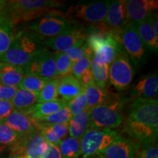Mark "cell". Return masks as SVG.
<instances>
[{"label": "cell", "instance_id": "cell-1", "mask_svg": "<svg viewBox=\"0 0 158 158\" xmlns=\"http://www.w3.org/2000/svg\"><path fill=\"white\" fill-rule=\"evenodd\" d=\"M124 130L132 139L140 144L157 141V99L134 100Z\"/></svg>", "mask_w": 158, "mask_h": 158}, {"label": "cell", "instance_id": "cell-2", "mask_svg": "<svg viewBox=\"0 0 158 158\" xmlns=\"http://www.w3.org/2000/svg\"><path fill=\"white\" fill-rule=\"evenodd\" d=\"M64 3L55 0H10L5 1L3 17L13 25L35 21L54 11Z\"/></svg>", "mask_w": 158, "mask_h": 158}, {"label": "cell", "instance_id": "cell-3", "mask_svg": "<svg viewBox=\"0 0 158 158\" xmlns=\"http://www.w3.org/2000/svg\"><path fill=\"white\" fill-rule=\"evenodd\" d=\"M43 38L29 30L16 33L9 49L0 58V62L23 68L42 48Z\"/></svg>", "mask_w": 158, "mask_h": 158}, {"label": "cell", "instance_id": "cell-4", "mask_svg": "<svg viewBox=\"0 0 158 158\" xmlns=\"http://www.w3.org/2000/svg\"><path fill=\"white\" fill-rule=\"evenodd\" d=\"M86 43L92 51V59L98 64L109 65L124 51L121 43L113 35L91 27Z\"/></svg>", "mask_w": 158, "mask_h": 158}, {"label": "cell", "instance_id": "cell-5", "mask_svg": "<svg viewBox=\"0 0 158 158\" xmlns=\"http://www.w3.org/2000/svg\"><path fill=\"white\" fill-rule=\"evenodd\" d=\"M127 99L116 96L113 100L89 109V129L113 130L121 125L124 116L122 113Z\"/></svg>", "mask_w": 158, "mask_h": 158}, {"label": "cell", "instance_id": "cell-6", "mask_svg": "<svg viewBox=\"0 0 158 158\" xmlns=\"http://www.w3.org/2000/svg\"><path fill=\"white\" fill-rule=\"evenodd\" d=\"M119 135L116 130L110 129H88L81 142L79 158L98 157Z\"/></svg>", "mask_w": 158, "mask_h": 158}, {"label": "cell", "instance_id": "cell-7", "mask_svg": "<svg viewBox=\"0 0 158 158\" xmlns=\"http://www.w3.org/2000/svg\"><path fill=\"white\" fill-rule=\"evenodd\" d=\"M110 1H95L73 5L68 8L67 15L71 19L98 28L104 22Z\"/></svg>", "mask_w": 158, "mask_h": 158}, {"label": "cell", "instance_id": "cell-8", "mask_svg": "<svg viewBox=\"0 0 158 158\" xmlns=\"http://www.w3.org/2000/svg\"><path fill=\"white\" fill-rule=\"evenodd\" d=\"M68 18L58 10L35 20L28 27L29 31L43 37H54L75 28Z\"/></svg>", "mask_w": 158, "mask_h": 158}, {"label": "cell", "instance_id": "cell-9", "mask_svg": "<svg viewBox=\"0 0 158 158\" xmlns=\"http://www.w3.org/2000/svg\"><path fill=\"white\" fill-rule=\"evenodd\" d=\"M128 24L126 5L124 0L110 2L104 22L98 27L100 30L113 35L121 43L122 31Z\"/></svg>", "mask_w": 158, "mask_h": 158}, {"label": "cell", "instance_id": "cell-10", "mask_svg": "<svg viewBox=\"0 0 158 158\" xmlns=\"http://www.w3.org/2000/svg\"><path fill=\"white\" fill-rule=\"evenodd\" d=\"M11 155L27 158H42L48 149V142L38 131L21 136L10 146Z\"/></svg>", "mask_w": 158, "mask_h": 158}, {"label": "cell", "instance_id": "cell-11", "mask_svg": "<svg viewBox=\"0 0 158 158\" xmlns=\"http://www.w3.org/2000/svg\"><path fill=\"white\" fill-rule=\"evenodd\" d=\"M23 70L25 76H40L49 79L58 77L52 54L43 47L35 53Z\"/></svg>", "mask_w": 158, "mask_h": 158}, {"label": "cell", "instance_id": "cell-12", "mask_svg": "<svg viewBox=\"0 0 158 158\" xmlns=\"http://www.w3.org/2000/svg\"><path fill=\"white\" fill-rule=\"evenodd\" d=\"M133 76L134 70L129 56L122 51L109 64L108 79L116 89L122 92L129 86Z\"/></svg>", "mask_w": 158, "mask_h": 158}, {"label": "cell", "instance_id": "cell-13", "mask_svg": "<svg viewBox=\"0 0 158 158\" xmlns=\"http://www.w3.org/2000/svg\"><path fill=\"white\" fill-rule=\"evenodd\" d=\"M121 44L135 66H138L146 55V47L138 35L136 24L128 23L122 31Z\"/></svg>", "mask_w": 158, "mask_h": 158}, {"label": "cell", "instance_id": "cell-14", "mask_svg": "<svg viewBox=\"0 0 158 158\" xmlns=\"http://www.w3.org/2000/svg\"><path fill=\"white\" fill-rule=\"evenodd\" d=\"M87 36L86 29L75 27L68 32L45 40L43 44L58 52H64L73 47L84 44Z\"/></svg>", "mask_w": 158, "mask_h": 158}, {"label": "cell", "instance_id": "cell-15", "mask_svg": "<svg viewBox=\"0 0 158 158\" xmlns=\"http://www.w3.org/2000/svg\"><path fill=\"white\" fill-rule=\"evenodd\" d=\"M139 147L134 140L118 135L98 158H136Z\"/></svg>", "mask_w": 158, "mask_h": 158}, {"label": "cell", "instance_id": "cell-16", "mask_svg": "<svg viewBox=\"0 0 158 158\" xmlns=\"http://www.w3.org/2000/svg\"><path fill=\"white\" fill-rule=\"evenodd\" d=\"M128 23H137L147 19L157 10V0H128L125 1Z\"/></svg>", "mask_w": 158, "mask_h": 158}, {"label": "cell", "instance_id": "cell-17", "mask_svg": "<svg viewBox=\"0 0 158 158\" xmlns=\"http://www.w3.org/2000/svg\"><path fill=\"white\" fill-rule=\"evenodd\" d=\"M157 92L158 76L157 73L155 72L142 76L134 86L130 95L134 100H152L155 99Z\"/></svg>", "mask_w": 158, "mask_h": 158}, {"label": "cell", "instance_id": "cell-18", "mask_svg": "<svg viewBox=\"0 0 158 158\" xmlns=\"http://www.w3.org/2000/svg\"><path fill=\"white\" fill-rule=\"evenodd\" d=\"M9 126L20 135H28L37 131L32 120L26 114L19 111H13L2 120H0Z\"/></svg>", "mask_w": 158, "mask_h": 158}, {"label": "cell", "instance_id": "cell-19", "mask_svg": "<svg viewBox=\"0 0 158 158\" xmlns=\"http://www.w3.org/2000/svg\"><path fill=\"white\" fill-rule=\"evenodd\" d=\"M35 127L48 143L58 146L68 134L69 124H43L35 123Z\"/></svg>", "mask_w": 158, "mask_h": 158}, {"label": "cell", "instance_id": "cell-20", "mask_svg": "<svg viewBox=\"0 0 158 158\" xmlns=\"http://www.w3.org/2000/svg\"><path fill=\"white\" fill-rule=\"evenodd\" d=\"M68 106V102L62 99H58L53 101L38 102L30 109L23 113L27 115L32 121H36L40 118L51 115Z\"/></svg>", "mask_w": 158, "mask_h": 158}, {"label": "cell", "instance_id": "cell-21", "mask_svg": "<svg viewBox=\"0 0 158 158\" xmlns=\"http://www.w3.org/2000/svg\"><path fill=\"white\" fill-rule=\"evenodd\" d=\"M84 91L87 100V109L106 103L117 96V94L108 92L106 89L100 88L95 83L84 86Z\"/></svg>", "mask_w": 158, "mask_h": 158}, {"label": "cell", "instance_id": "cell-22", "mask_svg": "<svg viewBox=\"0 0 158 158\" xmlns=\"http://www.w3.org/2000/svg\"><path fill=\"white\" fill-rule=\"evenodd\" d=\"M84 91V86L81 82L73 75L62 77L60 78L58 86V96L66 102L76 98Z\"/></svg>", "mask_w": 158, "mask_h": 158}, {"label": "cell", "instance_id": "cell-23", "mask_svg": "<svg viewBox=\"0 0 158 158\" xmlns=\"http://www.w3.org/2000/svg\"><path fill=\"white\" fill-rule=\"evenodd\" d=\"M155 13L141 22L137 23L136 28L146 48L155 52L157 51L158 49V37L155 35L153 29V19Z\"/></svg>", "mask_w": 158, "mask_h": 158}, {"label": "cell", "instance_id": "cell-24", "mask_svg": "<svg viewBox=\"0 0 158 158\" xmlns=\"http://www.w3.org/2000/svg\"><path fill=\"white\" fill-rule=\"evenodd\" d=\"M24 76L23 68L0 62V84L19 88Z\"/></svg>", "mask_w": 158, "mask_h": 158}, {"label": "cell", "instance_id": "cell-25", "mask_svg": "<svg viewBox=\"0 0 158 158\" xmlns=\"http://www.w3.org/2000/svg\"><path fill=\"white\" fill-rule=\"evenodd\" d=\"M68 134L70 137L81 140L89 124V109H86L76 115L73 116L68 122Z\"/></svg>", "mask_w": 158, "mask_h": 158}, {"label": "cell", "instance_id": "cell-26", "mask_svg": "<svg viewBox=\"0 0 158 158\" xmlns=\"http://www.w3.org/2000/svg\"><path fill=\"white\" fill-rule=\"evenodd\" d=\"M11 102L15 111L23 114L37 103V94L19 89Z\"/></svg>", "mask_w": 158, "mask_h": 158}, {"label": "cell", "instance_id": "cell-27", "mask_svg": "<svg viewBox=\"0 0 158 158\" xmlns=\"http://www.w3.org/2000/svg\"><path fill=\"white\" fill-rule=\"evenodd\" d=\"M62 158H79L81 152L80 140L67 137L59 145Z\"/></svg>", "mask_w": 158, "mask_h": 158}, {"label": "cell", "instance_id": "cell-28", "mask_svg": "<svg viewBox=\"0 0 158 158\" xmlns=\"http://www.w3.org/2000/svg\"><path fill=\"white\" fill-rule=\"evenodd\" d=\"M15 35L14 25L7 21L0 23V58L9 49Z\"/></svg>", "mask_w": 158, "mask_h": 158}, {"label": "cell", "instance_id": "cell-29", "mask_svg": "<svg viewBox=\"0 0 158 158\" xmlns=\"http://www.w3.org/2000/svg\"><path fill=\"white\" fill-rule=\"evenodd\" d=\"M59 77L49 79L42 89L37 94V103L53 101L58 97V86L60 81Z\"/></svg>", "mask_w": 158, "mask_h": 158}, {"label": "cell", "instance_id": "cell-30", "mask_svg": "<svg viewBox=\"0 0 158 158\" xmlns=\"http://www.w3.org/2000/svg\"><path fill=\"white\" fill-rule=\"evenodd\" d=\"M52 56L54 59L55 64H56L58 77L62 78V77L67 76L72 73L73 63L64 52L56 51V52L53 53Z\"/></svg>", "mask_w": 158, "mask_h": 158}, {"label": "cell", "instance_id": "cell-31", "mask_svg": "<svg viewBox=\"0 0 158 158\" xmlns=\"http://www.w3.org/2000/svg\"><path fill=\"white\" fill-rule=\"evenodd\" d=\"M91 69H92V76L94 81L101 89H106L108 81V64H98L92 59L91 61Z\"/></svg>", "mask_w": 158, "mask_h": 158}, {"label": "cell", "instance_id": "cell-32", "mask_svg": "<svg viewBox=\"0 0 158 158\" xmlns=\"http://www.w3.org/2000/svg\"><path fill=\"white\" fill-rule=\"evenodd\" d=\"M51 79V78H50ZM49 78L40 76H24L20 83L19 89L28 90L29 92L38 94L45 84L48 81Z\"/></svg>", "mask_w": 158, "mask_h": 158}, {"label": "cell", "instance_id": "cell-33", "mask_svg": "<svg viewBox=\"0 0 158 158\" xmlns=\"http://www.w3.org/2000/svg\"><path fill=\"white\" fill-rule=\"evenodd\" d=\"M71 118H72V114H71L70 110H69L68 106H67L66 107L56 112V113L33 122L35 123L43 124H64L68 123Z\"/></svg>", "mask_w": 158, "mask_h": 158}, {"label": "cell", "instance_id": "cell-34", "mask_svg": "<svg viewBox=\"0 0 158 158\" xmlns=\"http://www.w3.org/2000/svg\"><path fill=\"white\" fill-rule=\"evenodd\" d=\"M21 135L12 130L7 124L0 121V144L5 146H11L21 138Z\"/></svg>", "mask_w": 158, "mask_h": 158}, {"label": "cell", "instance_id": "cell-35", "mask_svg": "<svg viewBox=\"0 0 158 158\" xmlns=\"http://www.w3.org/2000/svg\"><path fill=\"white\" fill-rule=\"evenodd\" d=\"M68 107L72 114V116L87 109V100L84 91L68 102Z\"/></svg>", "mask_w": 158, "mask_h": 158}, {"label": "cell", "instance_id": "cell-36", "mask_svg": "<svg viewBox=\"0 0 158 158\" xmlns=\"http://www.w3.org/2000/svg\"><path fill=\"white\" fill-rule=\"evenodd\" d=\"M92 54H93L92 53H89V54L85 55L80 60H78L76 63H73V64L72 75H73L78 80L86 71L91 68V61L92 59Z\"/></svg>", "mask_w": 158, "mask_h": 158}, {"label": "cell", "instance_id": "cell-37", "mask_svg": "<svg viewBox=\"0 0 158 158\" xmlns=\"http://www.w3.org/2000/svg\"><path fill=\"white\" fill-rule=\"evenodd\" d=\"M64 53L70 59L73 63H76L83 58L85 55L92 53V51L86 44V43L85 42L84 44L77 45V46L73 47L68 50L64 51Z\"/></svg>", "mask_w": 158, "mask_h": 158}, {"label": "cell", "instance_id": "cell-38", "mask_svg": "<svg viewBox=\"0 0 158 158\" xmlns=\"http://www.w3.org/2000/svg\"><path fill=\"white\" fill-rule=\"evenodd\" d=\"M136 158H158L157 142L140 144Z\"/></svg>", "mask_w": 158, "mask_h": 158}, {"label": "cell", "instance_id": "cell-39", "mask_svg": "<svg viewBox=\"0 0 158 158\" xmlns=\"http://www.w3.org/2000/svg\"><path fill=\"white\" fill-rule=\"evenodd\" d=\"M18 87H12L0 84V101H11L14 98Z\"/></svg>", "mask_w": 158, "mask_h": 158}, {"label": "cell", "instance_id": "cell-40", "mask_svg": "<svg viewBox=\"0 0 158 158\" xmlns=\"http://www.w3.org/2000/svg\"><path fill=\"white\" fill-rule=\"evenodd\" d=\"M13 111L14 108L11 101H0V120L4 119Z\"/></svg>", "mask_w": 158, "mask_h": 158}, {"label": "cell", "instance_id": "cell-41", "mask_svg": "<svg viewBox=\"0 0 158 158\" xmlns=\"http://www.w3.org/2000/svg\"><path fill=\"white\" fill-rule=\"evenodd\" d=\"M42 158H62L58 146L48 143V149Z\"/></svg>", "mask_w": 158, "mask_h": 158}, {"label": "cell", "instance_id": "cell-42", "mask_svg": "<svg viewBox=\"0 0 158 158\" xmlns=\"http://www.w3.org/2000/svg\"><path fill=\"white\" fill-rule=\"evenodd\" d=\"M5 1H1L0 0V17H3V10H4V7H5Z\"/></svg>", "mask_w": 158, "mask_h": 158}, {"label": "cell", "instance_id": "cell-43", "mask_svg": "<svg viewBox=\"0 0 158 158\" xmlns=\"http://www.w3.org/2000/svg\"><path fill=\"white\" fill-rule=\"evenodd\" d=\"M5 149H6V147H5V146L1 145V144H0V154H1L2 152H3L4 150H5Z\"/></svg>", "mask_w": 158, "mask_h": 158}, {"label": "cell", "instance_id": "cell-44", "mask_svg": "<svg viewBox=\"0 0 158 158\" xmlns=\"http://www.w3.org/2000/svg\"><path fill=\"white\" fill-rule=\"evenodd\" d=\"M8 158H22L21 156H18V155H11Z\"/></svg>", "mask_w": 158, "mask_h": 158}, {"label": "cell", "instance_id": "cell-45", "mask_svg": "<svg viewBox=\"0 0 158 158\" xmlns=\"http://www.w3.org/2000/svg\"><path fill=\"white\" fill-rule=\"evenodd\" d=\"M4 21H6V20L4 19V18H2V17H0V23H2V22H4Z\"/></svg>", "mask_w": 158, "mask_h": 158}, {"label": "cell", "instance_id": "cell-46", "mask_svg": "<svg viewBox=\"0 0 158 158\" xmlns=\"http://www.w3.org/2000/svg\"><path fill=\"white\" fill-rule=\"evenodd\" d=\"M22 158H27V157H22Z\"/></svg>", "mask_w": 158, "mask_h": 158}]
</instances>
